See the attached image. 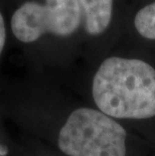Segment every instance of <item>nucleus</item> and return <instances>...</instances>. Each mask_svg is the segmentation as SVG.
<instances>
[{"label":"nucleus","mask_w":155,"mask_h":156,"mask_svg":"<svg viewBox=\"0 0 155 156\" xmlns=\"http://www.w3.org/2000/svg\"><path fill=\"white\" fill-rule=\"evenodd\" d=\"M92 93L99 110L109 117L155 116V69L141 59L106 58L94 77Z\"/></svg>","instance_id":"1"},{"label":"nucleus","mask_w":155,"mask_h":156,"mask_svg":"<svg viewBox=\"0 0 155 156\" xmlns=\"http://www.w3.org/2000/svg\"><path fill=\"white\" fill-rule=\"evenodd\" d=\"M126 131L101 111L80 108L69 116L58 144L69 156H125Z\"/></svg>","instance_id":"2"},{"label":"nucleus","mask_w":155,"mask_h":156,"mask_svg":"<svg viewBox=\"0 0 155 156\" xmlns=\"http://www.w3.org/2000/svg\"><path fill=\"white\" fill-rule=\"evenodd\" d=\"M45 4L25 2L13 13L11 29L18 41L29 44L47 32L68 36L78 29L83 15L78 0H45Z\"/></svg>","instance_id":"3"},{"label":"nucleus","mask_w":155,"mask_h":156,"mask_svg":"<svg viewBox=\"0 0 155 156\" xmlns=\"http://www.w3.org/2000/svg\"><path fill=\"white\" fill-rule=\"evenodd\" d=\"M89 34L99 35L106 30L112 19L113 0H78Z\"/></svg>","instance_id":"4"},{"label":"nucleus","mask_w":155,"mask_h":156,"mask_svg":"<svg viewBox=\"0 0 155 156\" xmlns=\"http://www.w3.org/2000/svg\"><path fill=\"white\" fill-rule=\"evenodd\" d=\"M134 24L140 35L148 39H155V2L137 12Z\"/></svg>","instance_id":"5"},{"label":"nucleus","mask_w":155,"mask_h":156,"mask_svg":"<svg viewBox=\"0 0 155 156\" xmlns=\"http://www.w3.org/2000/svg\"><path fill=\"white\" fill-rule=\"evenodd\" d=\"M5 39H6V30H5V23L4 19H3L2 14L0 13V55L3 51L5 44Z\"/></svg>","instance_id":"6"},{"label":"nucleus","mask_w":155,"mask_h":156,"mask_svg":"<svg viewBox=\"0 0 155 156\" xmlns=\"http://www.w3.org/2000/svg\"><path fill=\"white\" fill-rule=\"evenodd\" d=\"M7 154V149H6L5 147H2V146H0V155L4 156Z\"/></svg>","instance_id":"7"}]
</instances>
